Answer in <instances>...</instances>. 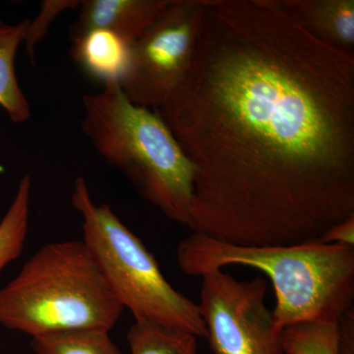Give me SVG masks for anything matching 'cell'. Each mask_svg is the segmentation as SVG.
Masks as SVG:
<instances>
[{"instance_id":"6","label":"cell","mask_w":354,"mask_h":354,"mask_svg":"<svg viewBox=\"0 0 354 354\" xmlns=\"http://www.w3.org/2000/svg\"><path fill=\"white\" fill-rule=\"evenodd\" d=\"M207 0H171L130 46L120 85L136 106L157 111L187 73L204 20Z\"/></svg>"},{"instance_id":"10","label":"cell","mask_w":354,"mask_h":354,"mask_svg":"<svg viewBox=\"0 0 354 354\" xmlns=\"http://www.w3.org/2000/svg\"><path fill=\"white\" fill-rule=\"evenodd\" d=\"M129 44L106 30H93L72 41L70 53L93 78L102 82H120L127 71Z\"/></svg>"},{"instance_id":"14","label":"cell","mask_w":354,"mask_h":354,"mask_svg":"<svg viewBox=\"0 0 354 354\" xmlns=\"http://www.w3.org/2000/svg\"><path fill=\"white\" fill-rule=\"evenodd\" d=\"M37 354H122L109 330H84L32 337Z\"/></svg>"},{"instance_id":"8","label":"cell","mask_w":354,"mask_h":354,"mask_svg":"<svg viewBox=\"0 0 354 354\" xmlns=\"http://www.w3.org/2000/svg\"><path fill=\"white\" fill-rule=\"evenodd\" d=\"M171 0H83L69 30L70 41L93 30H106L129 46L157 20Z\"/></svg>"},{"instance_id":"17","label":"cell","mask_w":354,"mask_h":354,"mask_svg":"<svg viewBox=\"0 0 354 354\" xmlns=\"http://www.w3.org/2000/svg\"><path fill=\"white\" fill-rule=\"evenodd\" d=\"M320 242L328 244L354 246V215L333 225L321 236Z\"/></svg>"},{"instance_id":"7","label":"cell","mask_w":354,"mask_h":354,"mask_svg":"<svg viewBox=\"0 0 354 354\" xmlns=\"http://www.w3.org/2000/svg\"><path fill=\"white\" fill-rule=\"evenodd\" d=\"M201 278L198 306L214 354H285L263 277L239 281L218 270Z\"/></svg>"},{"instance_id":"5","label":"cell","mask_w":354,"mask_h":354,"mask_svg":"<svg viewBox=\"0 0 354 354\" xmlns=\"http://www.w3.org/2000/svg\"><path fill=\"white\" fill-rule=\"evenodd\" d=\"M71 204L82 218L84 243L135 320L207 337L198 304L169 283L153 254L109 205L95 204L82 176L74 183Z\"/></svg>"},{"instance_id":"12","label":"cell","mask_w":354,"mask_h":354,"mask_svg":"<svg viewBox=\"0 0 354 354\" xmlns=\"http://www.w3.org/2000/svg\"><path fill=\"white\" fill-rule=\"evenodd\" d=\"M32 180L25 176L18 184L15 196L0 221V272L17 259L24 248L29 230Z\"/></svg>"},{"instance_id":"9","label":"cell","mask_w":354,"mask_h":354,"mask_svg":"<svg viewBox=\"0 0 354 354\" xmlns=\"http://www.w3.org/2000/svg\"><path fill=\"white\" fill-rule=\"evenodd\" d=\"M315 38L354 53V0H279Z\"/></svg>"},{"instance_id":"1","label":"cell","mask_w":354,"mask_h":354,"mask_svg":"<svg viewBox=\"0 0 354 354\" xmlns=\"http://www.w3.org/2000/svg\"><path fill=\"white\" fill-rule=\"evenodd\" d=\"M155 113L194 167L193 232L295 245L354 215V53L279 0H207L187 73Z\"/></svg>"},{"instance_id":"13","label":"cell","mask_w":354,"mask_h":354,"mask_svg":"<svg viewBox=\"0 0 354 354\" xmlns=\"http://www.w3.org/2000/svg\"><path fill=\"white\" fill-rule=\"evenodd\" d=\"M131 354H197V337L158 324L135 320L127 334Z\"/></svg>"},{"instance_id":"15","label":"cell","mask_w":354,"mask_h":354,"mask_svg":"<svg viewBox=\"0 0 354 354\" xmlns=\"http://www.w3.org/2000/svg\"><path fill=\"white\" fill-rule=\"evenodd\" d=\"M285 354H339L337 322L300 323L283 330Z\"/></svg>"},{"instance_id":"18","label":"cell","mask_w":354,"mask_h":354,"mask_svg":"<svg viewBox=\"0 0 354 354\" xmlns=\"http://www.w3.org/2000/svg\"><path fill=\"white\" fill-rule=\"evenodd\" d=\"M337 348L339 354H354L353 307L337 321Z\"/></svg>"},{"instance_id":"2","label":"cell","mask_w":354,"mask_h":354,"mask_svg":"<svg viewBox=\"0 0 354 354\" xmlns=\"http://www.w3.org/2000/svg\"><path fill=\"white\" fill-rule=\"evenodd\" d=\"M176 260L191 277L228 266L264 272L276 293L272 315L279 330L300 323L337 322L353 307V247L320 241L244 246L193 232L177 246Z\"/></svg>"},{"instance_id":"11","label":"cell","mask_w":354,"mask_h":354,"mask_svg":"<svg viewBox=\"0 0 354 354\" xmlns=\"http://www.w3.org/2000/svg\"><path fill=\"white\" fill-rule=\"evenodd\" d=\"M30 19L17 24L0 21V108L16 124L27 122L31 108L16 75L15 59L21 44H24Z\"/></svg>"},{"instance_id":"4","label":"cell","mask_w":354,"mask_h":354,"mask_svg":"<svg viewBox=\"0 0 354 354\" xmlns=\"http://www.w3.org/2000/svg\"><path fill=\"white\" fill-rule=\"evenodd\" d=\"M123 310L83 241L41 247L0 290V324L32 339L74 330L109 332Z\"/></svg>"},{"instance_id":"16","label":"cell","mask_w":354,"mask_h":354,"mask_svg":"<svg viewBox=\"0 0 354 354\" xmlns=\"http://www.w3.org/2000/svg\"><path fill=\"white\" fill-rule=\"evenodd\" d=\"M81 2V0H46L41 2L38 15L34 20L29 21L23 44L32 64L36 62L37 46L48 34V28L55 18L65 10L79 8Z\"/></svg>"},{"instance_id":"3","label":"cell","mask_w":354,"mask_h":354,"mask_svg":"<svg viewBox=\"0 0 354 354\" xmlns=\"http://www.w3.org/2000/svg\"><path fill=\"white\" fill-rule=\"evenodd\" d=\"M82 104L81 129L100 156L167 218L190 228L194 167L160 114L130 102L118 81Z\"/></svg>"}]
</instances>
